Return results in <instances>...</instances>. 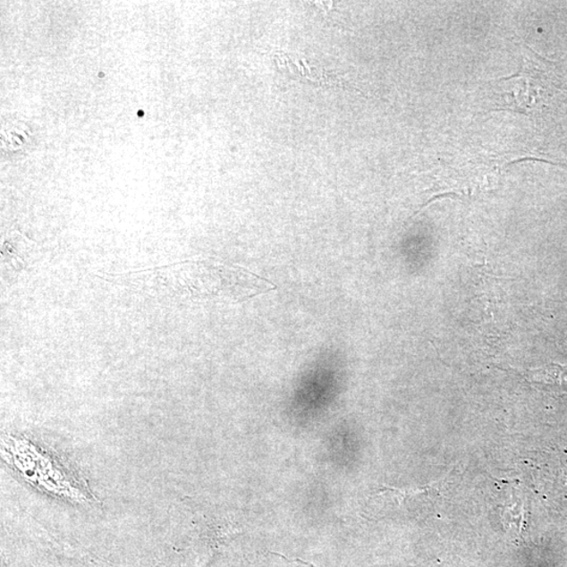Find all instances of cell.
<instances>
[{
    "mask_svg": "<svg viewBox=\"0 0 567 567\" xmlns=\"http://www.w3.org/2000/svg\"><path fill=\"white\" fill-rule=\"evenodd\" d=\"M529 382L547 385H567V365L552 364L528 370Z\"/></svg>",
    "mask_w": 567,
    "mask_h": 567,
    "instance_id": "2",
    "label": "cell"
},
{
    "mask_svg": "<svg viewBox=\"0 0 567 567\" xmlns=\"http://www.w3.org/2000/svg\"><path fill=\"white\" fill-rule=\"evenodd\" d=\"M162 271L168 289L192 300L242 303L276 289L250 270L219 262L189 261Z\"/></svg>",
    "mask_w": 567,
    "mask_h": 567,
    "instance_id": "1",
    "label": "cell"
}]
</instances>
